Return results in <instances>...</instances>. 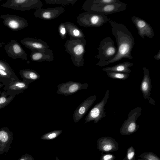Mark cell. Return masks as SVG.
<instances>
[{
  "mask_svg": "<svg viewBox=\"0 0 160 160\" xmlns=\"http://www.w3.org/2000/svg\"><path fill=\"white\" fill-rule=\"evenodd\" d=\"M3 86V85L2 83H0V89ZM1 93L2 92L0 91V96L1 95Z\"/></svg>",
  "mask_w": 160,
  "mask_h": 160,
  "instance_id": "36",
  "label": "cell"
},
{
  "mask_svg": "<svg viewBox=\"0 0 160 160\" xmlns=\"http://www.w3.org/2000/svg\"><path fill=\"white\" fill-rule=\"evenodd\" d=\"M77 19V22L80 26L96 28L102 26L108 19L107 15L88 12L80 13Z\"/></svg>",
  "mask_w": 160,
  "mask_h": 160,
  "instance_id": "4",
  "label": "cell"
},
{
  "mask_svg": "<svg viewBox=\"0 0 160 160\" xmlns=\"http://www.w3.org/2000/svg\"><path fill=\"white\" fill-rule=\"evenodd\" d=\"M15 97L7 96L3 92L0 96V109L4 108L10 103Z\"/></svg>",
  "mask_w": 160,
  "mask_h": 160,
  "instance_id": "26",
  "label": "cell"
},
{
  "mask_svg": "<svg viewBox=\"0 0 160 160\" xmlns=\"http://www.w3.org/2000/svg\"><path fill=\"white\" fill-rule=\"evenodd\" d=\"M67 33L70 37L80 39H85V36L82 29L72 22H65Z\"/></svg>",
  "mask_w": 160,
  "mask_h": 160,
  "instance_id": "22",
  "label": "cell"
},
{
  "mask_svg": "<svg viewBox=\"0 0 160 160\" xmlns=\"http://www.w3.org/2000/svg\"><path fill=\"white\" fill-rule=\"evenodd\" d=\"M141 108L137 107L132 110L129 113L128 118L123 124L120 130V133L128 136L136 132L139 127L136 123L138 118L141 114Z\"/></svg>",
  "mask_w": 160,
  "mask_h": 160,
  "instance_id": "6",
  "label": "cell"
},
{
  "mask_svg": "<svg viewBox=\"0 0 160 160\" xmlns=\"http://www.w3.org/2000/svg\"><path fill=\"white\" fill-rule=\"evenodd\" d=\"M3 24L12 31H18L26 28L28 23L26 19L15 15L6 14L1 15Z\"/></svg>",
  "mask_w": 160,
  "mask_h": 160,
  "instance_id": "9",
  "label": "cell"
},
{
  "mask_svg": "<svg viewBox=\"0 0 160 160\" xmlns=\"http://www.w3.org/2000/svg\"><path fill=\"white\" fill-rule=\"evenodd\" d=\"M93 3L102 5L111 4L118 2L119 0H91Z\"/></svg>",
  "mask_w": 160,
  "mask_h": 160,
  "instance_id": "31",
  "label": "cell"
},
{
  "mask_svg": "<svg viewBox=\"0 0 160 160\" xmlns=\"http://www.w3.org/2000/svg\"><path fill=\"white\" fill-rule=\"evenodd\" d=\"M13 139V132L7 127L0 129V155L7 153L11 148Z\"/></svg>",
  "mask_w": 160,
  "mask_h": 160,
  "instance_id": "18",
  "label": "cell"
},
{
  "mask_svg": "<svg viewBox=\"0 0 160 160\" xmlns=\"http://www.w3.org/2000/svg\"><path fill=\"white\" fill-rule=\"evenodd\" d=\"M30 58L34 62H41L43 61H52L54 60V54L52 51L49 48L44 51H31Z\"/></svg>",
  "mask_w": 160,
  "mask_h": 160,
  "instance_id": "21",
  "label": "cell"
},
{
  "mask_svg": "<svg viewBox=\"0 0 160 160\" xmlns=\"http://www.w3.org/2000/svg\"><path fill=\"white\" fill-rule=\"evenodd\" d=\"M133 63L128 61L118 63L112 66L103 68L102 70L106 72L113 71L129 73L131 71L129 67L133 66Z\"/></svg>",
  "mask_w": 160,
  "mask_h": 160,
  "instance_id": "23",
  "label": "cell"
},
{
  "mask_svg": "<svg viewBox=\"0 0 160 160\" xmlns=\"http://www.w3.org/2000/svg\"><path fill=\"white\" fill-rule=\"evenodd\" d=\"M131 20L136 26L138 35L142 38L146 36L149 38H152L154 33L152 28L145 20L138 17L133 16L131 17Z\"/></svg>",
  "mask_w": 160,
  "mask_h": 160,
  "instance_id": "11",
  "label": "cell"
},
{
  "mask_svg": "<svg viewBox=\"0 0 160 160\" xmlns=\"http://www.w3.org/2000/svg\"><path fill=\"white\" fill-rule=\"evenodd\" d=\"M98 54L95 58L99 61H107L113 58L118 52L117 48L112 38L107 37L100 42L98 48Z\"/></svg>",
  "mask_w": 160,
  "mask_h": 160,
  "instance_id": "5",
  "label": "cell"
},
{
  "mask_svg": "<svg viewBox=\"0 0 160 160\" xmlns=\"http://www.w3.org/2000/svg\"><path fill=\"white\" fill-rule=\"evenodd\" d=\"M109 98V91L106 90L105 95L102 100L96 104L89 111L85 118V123L93 121L94 123L98 122L106 116L104 107Z\"/></svg>",
  "mask_w": 160,
  "mask_h": 160,
  "instance_id": "8",
  "label": "cell"
},
{
  "mask_svg": "<svg viewBox=\"0 0 160 160\" xmlns=\"http://www.w3.org/2000/svg\"><path fill=\"white\" fill-rule=\"evenodd\" d=\"M18 160H31L30 157L27 154L22 155Z\"/></svg>",
  "mask_w": 160,
  "mask_h": 160,
  "instance_id": "33",
  "label": "cell"
},
{
  "mask_svg": "<svg viewBox=\"0 0 160 160\" xmlns=\"http://www.w3.org/2000/svg\"><path fill=\"white\" fill-rule=\"evenodd\" d=\"M1 6L10 9L23 11L41 8L43 4L40 0H8Z\"/></svg>",
  "mask_w": 160,
  "mask_h": 160,
  "instance_id": "7",
  "label": "cell"
},
{
  "mask_svg": "<svg viewBox=\"0 0 160 160\" xmlns=\"http://www.w3.org/2000/svg\"><path fill=\"white\" fill-rule=\"evenodd\" d=\"M85 39H78L70 37L65 44V50L71 56V59L76 66L84 65V56L85 52Z\"/></svg>",
  "mask_w": 160,
  "mask_h": 160,
  "instance_id": "2",
  "label": "cell"
},
{
  "mask_svg": "<svg viewBox=\"0 0 160 160\" xmlns=\"http://www.w3.org/2000/svg\"><path fill=\"white\" fill-rule=\"evenodd\" d=\"M106 72L107 75L108 77L114 79L124 80L127 79L130 76L129 73L113 71H107Z\"/></svg>",
  "mask_w": 160,
  "mask_h": 160,
  "instance_id": "25",
  "label": "cell"
},
{
  "mask_svg": "<svg viewBox=\"0 0 160 160\" xmlns=\"http://www.w3.org/2000/svg\"><path fill=\"white\" fill-rule=\"evenodd\" d=\"M8 56L13 59L20 58L27 60V54L16 40H12L4 47Z\"/></svg>",
  "mask_w": 160,
  "mask_h": 160,
  "instance_id": "12",
  "label": "cell"
},
{
  "mask_svg": "<svg viewBox=\"0 0 160 160\" xmlns=\"http://www.w3.org/2000/svg\"><path fill=\"white\" fill-rule=\"evenodd\" d=\"M140 158L145 160H160V158L154 153L151 152H144L139 155Z\"/></svg>",
  "mask_w": 160,
  "mask_h": 160,
  "instance_id": "28",
  "label": "cell"
},
{
  "mask_svg": "<svg viewBox=\"0 0 160 160\" xmlns=\"http://www.w3.org/2000/svg\"><path fill=\"white\" fill-rule=\"evenodd\" d=\"M156 60H160V50L159 49L158 52L153 57Z\"/></svg>",
  "mask_w": 160,
  "mask_h": 160,
  "instance_id": "34",
  "label": "cell"
},
{
  "mask_svg": "<svg viewBox=\"0 0 160 160\" xmlns=\"http://www.w3.org/2000/svg\"><path fill=\"white\" fill-rule=\"evenodd\" d=\"M19 80L9 64L0 59V82L3 85L7 86L12 81Z\"/></svg>",
  "mask_w": 160,
  "mask_h": 160,
  "instance_id": "13",
  "label": "cell"
},
{
  "mask_svg": "<svg viewBox=\"0 0 160 160\" xmlns=\"http://www.w3.org/2000/svg\"><path fill=\"white\" fill-rule=\"evenodd\" d=\"M88 86V84L87 83H81L72 81H68L57 86V93L68 96L74 94L81 90L87 89Z\"/></svg>",
  "mask_w": 160,
  "mask_h": 160,
  "instance_id": "10",
  "label": "cell"
},
{
  "mask_svg": "<svg viewBox=\"0 0 160 160\" xmlns=\"http://www.w3.org/2000/svg\"><path fill=\"white\" fill-rule=\"evenodd\" d=\"M138 160H145L144 159H142V158H139L138 159Z\"/></svg>",
  "mask_w": 160,
  "mask_h": 160,
  "instance_id": "37",
  "label": "cell"
},
{
  "mask_svg": "<svg viewBox=\"0 0 160 160\" xmlns=\"http://www.w3.org/2000/svg\"><path fill=\"white\" fill-rule=\"evenodd\" d=\"M56 136V134L55 133H51L48 135V137L50 139L55 138Z\"/></svg>",
  "mask_w": 160,
  "mask_h": 160,
  "instance_id": "35",
  "label": "cell"
},
{
  "mask_svg": "<svg viewBox=\"0 0 160 160\" xmlns=\"http://www.w3.org/2000/svg\"><path fill=\"white\" fill-rule=\"evenodd\" d=\"M118 147V142L111 137H103L97 141V148L102 153L117 151Z\"/></svg>",
  "mask_w": 160,
  "mask_h": 160,
  "instance_id": "19",
  "label": "cell"
},
{
  "mask_svg": "<svg viewBox=\"0 0 160 160\" xmlns=\"http://www.w3.org/2000/svg\"><path fill=\"white\" fill-rule=\"evenodd\" d=\"M115 156L113 154L111 153H101L100 160H115Z\"/></svg>",
  "mask_w": 160,
  "mask_h": 160,
  "instance_id": "32",
  "label": "cell"
},
{
  "mask_svg": "<svg viewBox=\"0 0 160 160\" xmlns=\"http://www.w3.org/2000/svg\"><path fill=\"white\" fill-rule=\"evenodd\" d=\"M20 42L31 51H44L50 48L46 42L37 38L27 37L21 40Z\"/></svg>",
  "mask_w": 160,
  "mask_h": 160,
  "instance_id": "20",
  "label": "cell"
},
{
  "mask_svg": "<svg viewBox=\"0 0 160 160\" xmlns=\"http://www.w3.org/2000/svg\"><path fill=\"white\" fill-rule=\"evenodd\" d=\"M58 31L60 36L62 39H64L67 36V32L65 22L59 24L58 27Z\"/></svg>",
  "mask_w": 160,
  "mask_h": 160,
  "instance_id": "30",
  "label": "cell"
},
{
  "mask_svg": "<svg viewBox=\"0 0 160 160\" xmlns=\"http://www.w3.org/2000/svg\"><path fill=\"white\" fill-rule=\"evenodd\" d=\"M64 12V9L63 7H57L39 9L35 11L34 14L36 18L49 20L57 18Z\"/></svg>",
  "mask_w": 160,
  "mask_h": 160,
  "instance_id": "15",
  "label": "cell"
},
{
  "mask_svg": "<svg viewBox=\"0 0 160 160\" xmlns=\"http://www.w3.org/2000/svg\"><path fill=\"white\" fill-rule=\"evenodd\" d=\"M143 78L141 82L140 90L145 100H149L150 103L155 104L154 100L151 97V91L152 88L151 80L149 70L146 67H143Z\"/></svg>",
  "mask_w": 160,
  "mask_h": 160,
  "instance_id": "16",
  "label": "cell"
},
{
  "mask_svg": "<svg viewBox=\"0 0 160 160\" xmlns=\"http://www.w3.org/2000/svg\"><path fill=\"white\" fill-rule=\"evenodd\" d=\"M30 83L20 80L13 81L8 85L4 86L3 92L7 96L16 97L28 89Z\"/></svg>",
  "mask_w": 160,
  "mask_h": 160,
  "instance_id": "14",
  "label": "cell"
},
{
  "mask_svg": "<svg viewBox=\"0 0 160 160\" xmlns=\"http://www.w3.org/2000/svg\"><path fill=\"white\" fill-rule=\"evenodd\" d=\"M135 150L131 146L127 149L126 155L123 160H135Z\"/></svg>",
  "mask_w": 160,
  "mask_h": 160,
  "instance_id": "29",
  "label": "cell"
},
{
  "mask_svg": "<svg viewBox=\"0 0 160 160\" xmlns=\"http://www.w3.org/2000/svg\"><path fill=\"white\" fill-rule=\"evenodd\" d=\"M2 1V0H0V1Z\"/></svg>",
  "mask_w": 160,
  "mask_h": 160,
  "instance_id": "38",
  "label": "cell"
},
{
  "mask_svg": "<svg viewBox=\"0 0 160 160\" xmlns=\"http://www.w3.org/2000/svg\"><path fill=\"white\" fill-rule=\"evenodd\" d=\"M96 95L89 97L84 100L75 110L73 113V120L75 122H78L87 112L97 99Z\"/></svg>",
  "mask_w": 160,
  "mask_h": 160,
  "instance_id": "17",
  "label": "cell"
},
{
  "mask_svg": "<svg viewBox=\"0 0 160 160\" xmlns=\"http://www.w3.org/2000/svg\"><path fill=\"white\" fill-rule=\"evenodd\" d=\"M127 5L120 0L113 3L100 5L92 3L91 0H86L82 8L86 12L102 14L105 15L125 11Z\"/></svg>",
  "mask_w": 160,
  "mask_h": 160,
  "instance_id": "3",
  "label": "cell"
},
{
  "mask_svg": "<svg viewBox=\"0 0 160 160\" xmlns=\"http://www.w3.org/2000/svg\"><path fill=\"white\" fill-rule=\"evenodd\" d=\"M108 21L112 27L111 30L118 45V52L112 59L107 61H98L96 65L103 67L121 60L123 58H133L131 52L135 44L132 35L123 24L114 22L109 18Z\"/></svg>",
  "mask_w": 160,
  "mask_h": 160,
  "instance_id": "1",
  "label": "cell"
},
{
  "mask_svg": "<svg viewBox=\"0 0 160 160\" xmlns=\"http://www.w3.org/2000/svg\"><path fill=\"white\" fill-rule=\"evenodd\" d=\"M18 73L22 80L31 83L38 79L40 75L35 70L30 69L20 70Z\"/></svg>",
  "mask_w": 160,
  "mask_h": 160,
  "instance_id": "24",
  "label": "cell"
},
{
  "mask_svg": "<svg viewBox=\"0 0 160 160\" xmlns=\"http://www.w3.org/2000/svg\"><path fill=\"white\" fill-rule=\"evenodd\" d=\"M79 0H44L45 2L49 4H59L65 5L74 4Z\"/></svg>",
  "mask_w": 160,
  "mask_h": 160,
  "instance_id": "27",
  "label": "cell"
}]
</instances>
